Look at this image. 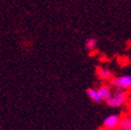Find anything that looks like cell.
<instances>
[{"instance_id":"cell-5","label":"cell","mask_w":131,"mask_h":130,"mask_svg":"<svg viewBox=\"0 0 131 130\" xmlns=\"http://www.w3.org/2000/svg\"><path fill=\"white\" fill-rule=\"evenodd\" d=\"M97 75L101 80H112L113 79V71L108 67H98Z\"/></svg>"},{"instance_id":"cell-8","label":"cell","mask_w":131,"mask_h":130,"mask_svg":"<svg viewBox=\"0 0 131 130\" xmlns=\"http://www.w3.org/2000/svg\"><path fill=\"white\" fill-rule=\"evenodd\" d=\"M97 44H98V42L95 37H89L85 40V42H84V48L88 51H93L96 49Z\"/></svg>"},{"instance_id":"cell-7","label":"cell","mask_w":131,"mask_h":130,"mask_svg":"<svg viewBox=\"0 0 131 130\" xmlns=\"http://www.w3.org/2000/svg\"><path fill=\"white\" fill-rule=\"evenodd\" d=\"M119 130H131V115L124 116L119 123Z\"/></svg>"},{"instance_id":"cell-2","label":"cell","mask_w":131,"mask_h":130,"mask_svg":"<svg viewBox=\"0 0 131 130\" xmlns=\"http://www.w3.org/2000/svg\"><path fill=\"white\" fill-rule=\"evenodd\" d=\"M111 85L116 88L117 90H130L131 89V76L130 75H124L113 78L111 80Z\"/></svg>"},{"instance_id":"cell-3","label":"cell","mask_w":131,"mask_h":130,"mask_svg":"<svg viewBox=\"0 0 131 130\" xmlns=\"http://www.w3.org/2000/svg\"><path fill=\"white\" fill-rule=\"evenodd\" d=\"M121 120H122V117L117 114L108 115L107 117L103 120L102 128H104L106 130H116V129H118Z\"/></svg>"},{"instance_id":"cell-9","label":"cell","mask_w":131,"mask_h":130,"mask_svg":"<svg viewBox=\"0 0 131 130\" xmlns=\"http://www.w3.org/2000/svg\"><path fill=\"white\" fill-rule=\"evenodd\" d=\"M98 130H106V129H104V128H99Z\"/></svg>"},{"instance_id":"cell-1","label":"cell","mask_w":131,"mask_h":130,"mask_svg":"<svg viewBox=\"0 0 131 130\" xmlns=\"http://www.w3.org/2000/svg\"><path fill=\"white\" fill-rule=\"evenodd\" d=\"M126 101H127V95L125 93V91L116 89L113 92L112 96L106 102L111 108H121L123 106H125Z\"/></svg>"},{"instance_id":"cell-4","label":"cell","mask_w":131,"mask_h":130,"mask_svg":"<svg viewBox=\"0 0 131 130\" xmlns=\"http://www.w3.org/2000/svg\"><path fill=\"white\" fill-rule=\"evenodd\" d=\"M98 93H99L101 99L107 101L113 94V90H112V85L110 84H101V85L97 89Z\"/></svg>"},{"instance_id":"cell-6","label":"cell","mask_w":131,"mask_h":130,"mask_svg":"<svg viewBox=\"0 0 131 130\" xmlns=\"http://www.w3.org/2000/svg\"><path fill=\"white\" fill-rule=\"evenodd\" d=\"M86 95H88L89 98H90L92 101H93V102H95V103H99V102L102 101V99H101L99 93H98L97 89H94V88L88 89V90H86Z\"/></svg>"}]
</instances>
